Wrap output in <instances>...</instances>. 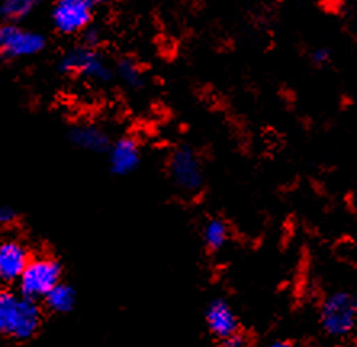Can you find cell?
Masks as SVG:
<instances>
[{
	"label": "cell",
	"instance_id": "6da1fadb",
	"mask_svg": "<svg viewBox=\"0 0 357 347\" xmlns=\"http://www.w3.org/2000/svg\"><path fill=\"white\" fill-rule=\"evenodd\" d=\"M42 325L38 301L10 289H0V334L13 341L33 339Z\"/></svg>",
	"mask_w": 357,
	"mask_h": 347
},
{
	"label": "cell",
	"instance_id": "7a4b0ae2",
	"mask_svg": "<svg viewBox=\"0 0 357 347\" xmlns=\"http://www.w3.org/2000/svg\"><path fill=\"white\" fill-rule=\"evenodd\" d=\"M59 71L63 76L84 77L87 81L107 84L113 79L114 71L98 49L76 45L66 52L59 61Z\"/></svg>",
	"mask_w": 357,
	"mask_h": 347
},
{
	"label": "cell",
	"instance_id": "3957f363",
	"mask_svg": "<svg viewBox=\"0 0 357 347\" xmlns=\"http://www.w3.org/2000/svg\"><path fill=\"white\" fill-rule=\"evenodd\" d=\"M320 327L332 338L351 334L357 323V299L353 293L335 291L328 294L320 306Z\"/></svg>",
	"mask_w": 357,
	"mask_h": 347
},
{
	"label": "cell",
	"instance_id": "277c9868",
	"mask_svg": "<svg viewBox=\"0 0 357 347\" xmlns=\"http://www.w3.org/2000/svg\"><path fill=\"white\" fill-rule=\"evenodd\" d=\"M63 267L52 256H33L18 278V293L21 296L40 301L45 294L61 282Z\"/></svg>",
	"mask_w": 357,
	"mask_h": 347
},
{
	"label": "cell",
	"instance_id": "5b68a950",
	"mask_svg": "<svg viewBox=\"0 0 357 347\" xmlns=\"http://www.w3.org/2000/svg\"><path fill=\"white\" fill-rule=\"evenodd\" d=\"M47 38L39 31L18 23H0V58L7 61L24 60L42 54Z\"/></svg>",
	"mask_w": 357,
	"mask_h": 347
},
{
	"label": "cell",
	"instance_id": "8992f818",
	"mask_svg": "<svg viewBox=\"0 0 357 347\" xmlns=\"http://www.w3.org/2000/svg\"><path fill=\"white\" fill-rule=\"evenodd\" d=\"M169 178L178 192L197 194L203 188L204 171L197 151L190 146H178L172 151L167 162Z\"/></svg>",
	"mask_w": 357,
	"mask_h": 347
},
{
	"label": "cell",
	"instance_id": "52a82bcc",
	"mask_svg": "<svg viewBox=\"0 0 357 347\" xmlns=\"http://www.w3.org/2000/svg\"><path fill=\"white\" fill-rule=\"evenodd\" d=\"M50 21L61 36H79L93 21V7L86 0H55Z\"/></svg>",
	"mask_w": 357,
	"mask_h": 347
},
{
	"label": "cell",
	"instance_id": "ba28073f",
	"mask_svg": "<svg viewBox=\"0 0 357 347\" xmlns=\"http://www.w3.org/2000/svg\"><path fill=\"white\" fill-rule=\"evenodd\" d=\"M31 257H33L31 249L21 240L7 238L0 241V283L2 285L17 283Z\"/></svg>",
	"mask_w": 357,
	"mask_h": 347
},
{
	"label": "cell",
	"instance_id": "9c48e42d",
	"mask_svg": "<svg viewBox=\"0 0 357 347\" xmlns=\"http://www.w3.org/2000/svg\"><path fill=\"white\" fill-rule=\"evenodd\" d=\"M107 155L109 171L118 177L134 174L142 162V150L139 141L130 135H124L112 141L107 150Z\"/></svg>",
	"mask_w": 357,
	"mask_h": 347
},
{
	"label": "cell",
	"instance_id": "30bf717a",
	"mask_svg": "<svg viewBox=\"0 0 357 347\" xmlns=\"http://www.w3.org/2000/svg\"><path fill=\"white\" fill-rule=\"evenodd\" d=\"M204 320H206L208 330L219 341H222L224 338H227V336L234 334L235 331L240 330L237 314H235L232 306L222 298L213 299L208 304L206 312H204Z\"/></svg>",
	"mask_w": 357,
	"mask_h": 347
},
{
	"label": "cell",
	"instance_id": "8fae6325",
	"mask_svg": "<svg viewBox=\"0 0 357 347\" xmlns=\"http://www.w3.org/2000/svg\"><path fill=\"white\" fill-rule=\"evenodd\" d=\"M68 139L76 148L87 153H107L112 139L102 125L96 123H77L68 132Z\"/></svg>",
	"mask_w": 357,
	"mask_h": 347
},
{
	"label": "cell",
	"instance_id": "7c38bea8",
	"mask_svg": "<svg viewBox=\"0 0 357 347\" xmlns=\"http://www.w3.org/2000/svg\"><path fill=\"white\" fill-rule=\"evenodd\" d=\"M76 299H77L76 289L71 285H68V283L60 282L59 285H55L49 293L45 294V298L42 299V301L45 302V306L50 312L68 314L75 309Z\"/></svg>",
	"mask_w": 357,
	"mask_h": 347
},
{
	"label": "cell",
	"instance_id": "4fadbf2b",
	"mask_svg": "<svg viewBox=\"0 0 357 347\" xmlns=\"http://www.w3.org/2000/svg\"><path fill=\"white\" fill-rule=\"evenodd\" d=\"M42 0H0V23H18L28 20L39 8Z\"/></svg>",
	"mask_w": 357,
	"mask_h": 347
},
{
	"label": "cell",
	"instance_id": "5bb4252c",
	"mask_svg": "<svg viewBox=\"0 0 357 347\" xmlns=\"http://www.w3.org/2000/svg\"><path fill=\"white\" fill-rule=\"evenodd\" d=\"M203 243L208 251L218 252L225 248L230 238V229L225 220L222 219H211L204 224L203 227Z\"/></svg>",
	"mask_w": 357,
	"mask_h": 347
},
{
	"label": "cell",
	"instance_id": "9a60e30c",
	"mask_svg": "<svg viewBox=\"0 0 357 347\" xmlns=\"http://www.w3.org/2000/svg\"><path fill=\"white\" fill-rule=\"evenodd\" d=\"M114 72L121 82L124 84L128 88H132V91H139L145 86V75L139 66V63L132 60V58L124 56L116 63V68H114Z\"/></svg>",
	"mask_w": 357,
	"mask_h": 347
},
{
	"label": "cell",
	"instance_id": "2e32d148",
	"mask_svg": "<svg viewBox=\"0 0 357 347\" xmlns=\"http://www.w3.org/2000/svg\"><path fill=\"white\" fill-rule=\"evenodd\" d=\"M79 36H81V44L92 47V49H98V45L102 44V40H103L102 29L97 28L93 23L91 26H87V28L84 29Z\"/></svg>",
	"mask_w": 357,
	"mask_h": 347
},
{
	"label": "cell",
	"instance_id": "e0dca14e",
	"mask_svg": "<svg viewBox=\"0 0 357 347\" xmlns=\"http://www.w3.org/2000/svg\"><path fill=\"white\" fill-rule=\"evenodd\" d=\"M20 215L12 206H0V229H12L18 222Z\"/></svg>",
	"mask_w": 357,
	"mask_h": 347
},
{
	"label": "cell",
	"instance_id": "ac0fdd59",
	"mask_svg": "<svg viewBox=\"0 0 357 347\" xmlns=\"http://www.w3.org/2000/svg\"><path fill=\"white\" fill-rule=\"evenodd\" d=\"M220 343H222V347H245L246 346V338H245V334L240 333V330H238V331H235L234 334H230V336H227V338H224L222 341H220Z\"/></svg>",
	"mask_w": 357,
	"mask_h": 347
},
{
	"label": "cell",
	"instance_id": "d6986e66",
	"mask_svg": "<svg viewBox=\"0 0 357 347\" xmlns=\"http://www.w3.org/2000/svg\"><path fill=\"white\" fill-rule=\"evenodd\" d=\"M312 61L319 66L327 65V63L330 61V52L325 49H319L316 52H312Z\"/></svg>",
	"mask_w": 357,
	"mask_h": 347
},
{
	"label": "cell",
	"instance_id": "ffe728a7",
	"mask_svg": "<svg viewBox=\"0 0 357 347\" xmlns=\"http://www.w3.org/2000/svg\"><path fill=\"white\" fill-rule=\"evenodd\" d=\"M86 2L96 8V7H102V5H107L109 2H113V0H86Z\"/></svg>",
	"mask_w": 357,
	"mask_h": 347
},
{
	"label": "cell",
	"instance_id": "44dd1931",
	"mask_svg": "<svg viewBox=\"0 0 357 347\" xmlns=\"http://www.w3.org/2000/svg\"><path fill=\"white\" fill-rule=\"evenodd\" d=\"M269 347H295V346L288 343V341H275V343H272Z\"/></svg>",
	"mask_w": 357,
	"mask_h": 347
},
{
	"label": "cell",
	"instance_id": "7402d4cb",
	"mask_svg": "<svg viewBox=\"0 0 357 347\" xmlns=\"http://www.w3.org/2000/svg\"><path fill=\"white\" fill-rule=\"evenodd\" d=\"M324 5H327V7H337V5H340L343 0H320Z\"/></svg>",
	"mask_w": 357,
	"mask_h": 347
},
{
	"label": "cell",
	"instance_id": "603a6c76",
	"mask_svg": "<svg viewBox=\"0 0 357 347\" xmlns=\"http://www.w3.org/2000/svg\"><path fill=\"white\" fill-rule=\"evenodd\" d=\"M338 347H356L354 344H349V343H346V344H341V346H338Z\"/></svg>",
	"mask_w": 357,
	"mask_h": 347
}]
</instances>
